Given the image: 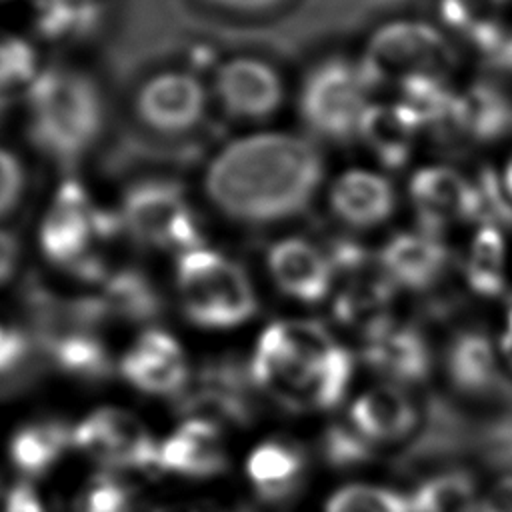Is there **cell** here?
Masks as SVG:
<instances>
[{
    "label": "cell",
    "mask_w": 512,
    "mask_h": 512,
    "mask_svg": "<svg viewBox=\"0 0 512 512\" xmlns=\"http://www.w3.org/2000/svg\"><path fill=\"white\" fill-rule=\"evenodd\" d=\"M106 124V96L78 66H46L26 88V136L62 170L76 168L96 148Z\"/></svg>",
    "instance_id": "3"
},
{
    "label": "cell",
    "mask_w": 512,
    "mask_h": 512,
    "mask_svg": "<svg viewBox=\"0 0 512 512\" xmlns=\"http://www.w3.org/2000/svg\"><path fill=\"white\" fill-rule=\"evenodd\" d=\"M328 208L344 226L368 230L386 222L396 210L392 184L368 170L342 172L328 190Z\"/></svg>",
    "instance_id": "20"
},
{
    "label": "cell",
    "mask_w": 512,
    "mask_h": 512,
    "mask_svg": "<svg viewBox=\"0 0 512 512\" xmlns=\"http://www.w3.org/2000/svg\"><path fill=\"white\" fill-rule=\"evenodd\" d=\"M326 512H412L408 496L380 488V486H366L354 484L338 490L328 506Z\"/></svg>",
    "instance_id": "35"
},
{
    "label": "cell",
    "mask_w": 512,
    "mask_h": 512,
    "mask_svg": "<svg viewBox=\"0 0 512 512\" xmlns=\"http://www.w3.org/2000/svg\"><path fill=\"white\" fill-rule=\"evenodd\" d=\"M138 48H162L168 60L152 62L146 56H134L142 60L144 72L128 80L126 120L130 130L126 142L138 152L186 154L208 122L210 94L202 74L214 64V50L206 44L186 42L178 60H172L168 46Z\"/></svg>",
    "instance_id": "2"
},
{
    "label": "cell",
    "mask_w": 512,
    "mask_h": 512,
    "mask_svg": "<svg viewBox=\"0 0 512 512\" xmlns=\"http://www.w3.org/2000/svg\"><path fill=\"white\" fill-rule=\"evenodd\" d=\"M4 498H6V492H4V488L0 484V512H4Z\"/></svg>",
    "instance_id": "43"
},
{
    "label": "cell",
    "mask_w": 512,
    "mask_h": 512,
    "mask_svg": "<svg viewBox=\"0 0 512 512\" xmlns=\"http://www.w3.org/2000/svg\"><path fill=\"white\" fill-rule=\"evenodd\" d=\"M124 234L116 210L94 204L86 186L64 178L38 224V250L44 260L84 284H104L114 270L102 248Z\"/></svg>",
    "instance_id": "4"
},
{
    "label": "cell",
    "mask_w": 512,
    "mask_h": 512,
    "mask_svg": "<svg viewBox=\"0 0 512 512\" xmlns=\"http://www.w3.org/2000/svg\"><path fill=\"white\" fill-rule=\"evenodd\" d=\"M254 388L250 364L236 356L214 358L198 370L194 384L176 398V408L186 420L246 426L256 416Z\"/></svg>",
    "instance_id": "12"
},
{
    "label": "cell",
    "mask_w": 512,
    "mask_h": 512,
    "mask_svg": "<svg viewBox=\"0 0 512 512\" xmlns=\"http://www.w3.org/2000/svg\"><path fill=\"white\" fill-rule=\"evenodd\" d=\"M464 278L468 288L482 298H498L506 290V242L502 230L478 226L472 236Z\"/></svg>",
    "instance_id": "29"
},
{
    "label": "cell",
    "mask_w": 512,
    "mask_h": 512,
    "mask_svg": "<svg viewBox=\"0 0 512 512\" xmlns=\"http://www.w3.org/2000/svg\"><path fill=\"white\" fill-rule=\"evenodd\" d=\"M324 180L314 140L278 130L248 132L224 142L200 178L210 208L238 226H274L302 216Z\"/></svg>",
    "instance_id": "1"
},
{
    "label": "cell",
    "mask_w": 512,
    "mask_h": 512,
    "mask_svg": "<svg viewBox=\"0 0 512 512\" xmlns=\"http://www.w3.org/2000/svg\"><path fill=\"white\" fill-rule=\"evenodd\" d=\"M348 422L372 444H386L412 438L420 412L402 386L386 382L356 398Z\"/></svg>",
    "instance_id": "22"
},
{
    "label": "cell",
    "mask_w": 512,
    "mask_h": 512,
    "mask_svg": "<svg viewBox=\"0 0 512 512\" xmlns=\"http://www.w3.org/2000/svg\"><path fill=\"white\" fill-rule=\"evenodd\" d=\"M412 210L420 230L440 236L454 224L472 222V182L448 166L414 172L408 184Z\"/></svg>",
    "instance_id": "16"
},
{
    "label": "cell",
    "mask_w": 512,
    "mask_h": 512,
    "mask_svg": "<svg viewBox=\"0 0 512 512\" xmlns=\"http://www.w3.org/2000/svg\"><path fill=\"white\" fill-rule=\"evenodd\" d=\"M38 54L20 34L0 30V96L10 98L16 88H28L38 76Z\"/></svg>",
    "instance_id": "33"
},
{
    "label": "cell",
    "mask_w": 512,
    "mask_h": 512,
    "mask_svg": "<svg viewBox=\"0 0 512 512\" xmlns=\"http://www.w3.org/2000/svg\"><path fill=\"white\" fill-rule=\"evenodd\" d=\"M246 472L262 502L286 504L304 486L306 454L290 440H268L254 448Z\"/></svg>",
    "instance_id": "24"
},
{
    "label": "cell",
    "mask_w": 512,
    "mask_h": 512,
    "mask_svg": "<svg viewBox=\"0 0 512 512\" xmlns=\"http://www.w3.org/2000/svg\"><path fill=\"white\" fill-rule=\"evenodd\" d=\"M98 328L86 322H70L44 334H30V338L42 360L56 370L82 382H100L112 372V356Z\"/></svg>",
    "instance_id": "19"
},
{
    "label": "cell",
    "mask_w": 512,
    "mask_h": 512,
    "mask_svg": "<svg viewBox=\"0 0 512 512\" xmlns=\"http://www.w3.org/2000/svg\"><path fill=\"white\" fill-rule=\"evenodd\" d=\"M40 362L30 334L0 322V394H14L32 384Z\"/></svg>",
    "instance_id": "31"
},
{
    "label": "cell",
    "mask_w": 512,
    "mask_h": 512,
    "mask_svg": "<svg viewBox=\"0 0 512 512\" xmlns=\"http://www.w3.org/2000/svg\"><path fill=\"white\" fill-rule=\"evenodd\" d=\"M500 350H502L504 358L508 360V364L512 366V304H510L508 314H506V328H504L502 338H500Z\"/></svg>",
    "instance_id": "41"
},
{
    "label": "cell",
    "mask_w": 512,
    "mask_h": 512,
    "mask_svg": "<svg viewBox=\"0 0 512 512\" xmlns=\"http://www.w3.org/2000/svg\"><path fill=\"white\" fill-rule=\"evenodd\" d=\"M420 130L418 118L400 102L372 104L360 118L358 136L384 168L402 170L414 152Z\"/></svg>",
    "instance_id": "25"
},
{
    "label": "cell",
    "mask_w": 512,
    "mask_h": 512,
    "mask_svg": "<svg viewBox=\"0 0 512 512\" xmlns=\"http://www.w3.org/2000/svg\"><path fill=\"white\" fill-rule=\"evenodd\" d=\"M512 132V94L494 78H478L464 92H456L448 116L428 130L446 154L494 144Z\"/></svg>",
    "instance_id": "11"
},
{
    "label": "cell",
    "mask_w": 512,
    "mask_h": 512,
    "mask_svg": "<svg viewBox=\"0 0 512 512\" xmlns=\"http://www.w3.org/2000/svg\"><path fill=\"white\" fill-rule=\"evenodd\" d=\"M480 512H512V474H504L488 488Z\"/></svg>",
    "instance_id": "40"
},
{
    "label": "cell",
    "mask_w": 512,
    "mask_h": 512,
    "mask_svg": "<svg viewBox=\"0 0 512 512\" xmlns=\"http://www.w3.org/2000/svg\"><path fill=\"white\" fill-rule=\"evenodd\" d=\"M236 512H248V510H236Z\"/></svg>",
    "instance_id": "45"
},
{
    "label": "cell",
    "mask_w": 512,
    "mask_h": 512,
    "mask_svg": "<svg viewBox=\"0 0 512 512\" xmlns=\"http://www.w3.org/2000/svg\"><path fill=\"white\" fill-rule=\"evenodd\" d=\"M362 358L370 370L396 386L418 384L432 370V350L420 328L394 320H386L364 336Z\"/></svg>",
    "instance_id": "17"
},
{
    "label": "cell",
    "mask_w": 512,
    "mask_h": 512,
    "mask_svg": "<svg viewBox=\"0 0 512 512\" xmlns=\"http://www.w3.org/2000/svg\"><path fill=\"white\" fill-rule=\"evenodd\" d=\"M74 512H136V496L126 482L100 472L76 498Z\"/></svg>",
    "instance_id": "36"
},
{
    "label": "cell",
    "mask_w": 512,
    "mask_h": 512,
    "mask_svg": "<svg viewBox=\"0 0 512 512\" xmlns=\"http://www.w3.org/2000/svg\"><path fill=\"white\" fill-rule=\"evenodd\" d=\"M22 262V240L10 228H0V288L8 286Z\"/></svg>",
    "instance_id": "38"
},
{
    "label": "cell",
    "mask_w": 512,
    "mask_h": 512,
    "mask_svg": "<svg viewBox=\"0 0 512 512\" xmlns=\"http://www.w3.org/2000/svg\"><path fill=\"white\" fill-rule=\"evenodd\" d=\"M0 2H6V0H0Z\"/></svg>",
    "instance_id": "46"
},
{
    "label": "cell",
    "mask_w": 512,
    "mask_h": 512,
    "mask_svg": "<svg viewBox=\"0 0 512 512\" xmlns=\"http://www.w3.org/2000/svg\"><path fill=\"white\" fill-rule=\"evenodd\" d=\"M212 94L226 120L262 124L284 106L286 82L266 56L240 52L214 66Z\"/></svg>",
    "instance_id": "10"
},
{
    "label": "cell",
    "mask_w": 512,
    "mask_h": 512,
    "mask_svg": "<svg viewBox=\"0 0 512 512\" xmlns=\"http://www.w3.org/2000/svg\"><path fill=\"white\" fill-rule=\"evenodd\" d=\"M176 18L208 36L270 40L284 52L304 46L310 0H166Z\"/></svg>",
    "instance_id": "6"
},
{
    "label": "cell",
    "mask_w": 512,
    "mask_h": 512,
    "mask_svg": "<svg viewBox=\"0 0 512 512\" xmlns=\"http://www.w3.org/2000/svg\"><path fill=\"white\" fill-rule=\"evenodd\" d=\"M174 288L182 314L198 328H236L258 312L256 290L246 268L206 244L176 256Z\"/></svg>",
    "instance_id": "5"
},
{
    "label": "cell",
    "mask_w": 512,
    "mask_h": 512,
    "mask_svg": "<svg viewBox=\"0 0 512 512\" xmlns=\"http://www.w3.org/2000/svg\"><path fill=\"white\" fill-rule=\"evenodd\" d=\"M226 464L220 426L206 420H184L158 448V470L188 478L216 476Z\"/></svg>",
    "instance_id": "23"
},
{
    "label": "cell",
    "mask_w": 512,
    "mask_h": 512,
    "mask_svg": "<svg viewBox=\"0 0 512 512\" xmlns=\"http://www.w3.org/2000/svg\"><path fill=\"white\" fill-rule=\"evenodd\" d=\"M106 18L102 0H32V28L52 44L92 38Z\"/></svg>",
    "instance_id": "26"
},
{
    "label": "cell",
    "mask_w": 512,
    "mask_h": 512,
    "mask_svg": "<svg viewBox=\"0 0 512 512\" xmlns=\"http://www.w3.org/2000/svg\"><path fill=\"white\" fill-rule=\"evenodd\" d=\"M4 512H44L36 490L28 482H18L6 490Z\"/></svg>",
    "instance_id": "39"
},
{
    "label": "cell",
    "mask_w": 512,
    "mask_h": 512,
    "mask_svg": "<svg viewBox=\"0 0 512 512\" xmlns=\"http://www.w3.org/2000/svg\"><path fill=\"white\" fill-rule=\"evenodd\" d=\"M124 236L132 242L176 256L204 246L200 218L184 186L170 176H142L132 180L116 208Z\"/></svg>",
    "instance_id": "7"
},
{
    "label": "cell",
    "mask_w": 512,
    "mask_h": 512,
    "mask_svg": "<svg viewBox=\"0 0 512 512\" xmlns=\"http://www.w3.org/2000/svg\"><path fill=\"white\" fill-rule=\"evenodd\" d=\"M472 182V222L512 230V198L508 196L500 174L492 166H480Z\"/></svg>",
    "instance_id": "32"
},
{
    "label": "cell",
    "mask_w": 512,
    "mask_h": 512,
    "mask_svg": "<svg viewBox=\"0 0 512 512\" xmlns=\"http://www.w3.org/2000/svg\"><path fill=\"white\" fill-rule=\"evenodd\" d=\"M412 512H480L474 478L460 470H440L422 480L408 496Z\"/></svg>",
    "instance_id": "30"
},
{
    "label": "cell",
    "mask_w": 512,
    "mask_h": 512,
    "mask_svg": "<svg viewBox=\"0 0 512 512\" xmlns=\"http://www.w3.org/2000/svg\"><path fill=\"white\" fill-rule=\"evenodd\" d=\"M6 106H8V98H4V96H0V116L4 114V110H6Z\"/></svg>",
    "instance_id": "44"
},
{
    "label": "cell",
    "mask_w": 512,
    "mask_h": 512,
    "mask_svg": "<svg viewBox=\"0 0 512 512\" xmlns=\"http://www.w3.org/2000/svg\"><path fill=\"white\" fill-rule=\"evenodd\" d=\"M30 174L24 158L0 142V222L12 218L26 200Z\"/></svg>",
    "instance_id": "37"
},
{
    "label": "cell",
    "mask_w": 512,
    "mask_h": 512,
    "mask_svg": "<svg viewBox=\"0 0 512 512\" xmlns=\"http://www.w3.org/2000/svg\"><path fill=\"white\" fill-rule=\"evenodd\" d=\"M370 92L360 62L330 54L306 68L296 94V110L314 138L344 146L358 136Z\"/></svg>",
    "instance_id": "8"
},
{
    "label": "cell",
    "mask_w": 512,
    "mask_h": 512,
    "mask_svg": "<svg viewBox=\"0 0 512 512\" xmlns=\"http://www.w3.org/2000/svg\"><path fill=\"white\" fill-rule=\"evenodd\" d=\"M376 444L364 438L350 422L328 426L320 440V454L332 468H356L366 464L374 454Z\"/></svg>",
    "instance_id": "34"
},
{
    "label": "cell",
    "mask_w": 512,
    "mask_h": 512,
    "mask_svg": "<svg viewBox=\"0 0 512 512\" xmlns=\"http://www.w3.org/2000/svg\"><path fill=\"white\" fill-rule=\"evenodd\" d=\"M382 266L398 288L430 292L450 272L452 254L440 236L398 232L378 252Z\"/></svg>",
    "instance_id": "18"
},
{
    "label": "cell",
    "mask_w": 512,
    "mask_h": 512,
    "mask_svg": "<svg viewBox=\"0 0 512 512\" xmlns=\"http://www.w3.org/2000/svg\"><path fill=\"white\" fill-rule=\"evenodd\" d=\"M72 432L58 418H42L20 426L10 438V460L26 476L46 474L72 446Z\"/></svg>",
    "instance_id": "28"
},
{
    "label": "cell",
    "mask_w": 512,
    "mask_h": 512,
    "mask_svg": "<svg viewBox=\"0 0 512 512\" xmlns=\"http://www.w3.org/2000/svg\"><path fill=\"white\" fill-rule=\"evenodd\" d=\"M264 266L274 288L300 304H320L334 286L326 250L304 236H284L264 254Z\"/></svg>",
    "instance_id": "14"
},
{
    "label": "cell",
    "mask_w": 512,
    "mask_h": 512,
    "mask_svg": "<svg viewBox=\"0 0 512 512\" xmlns=\"http://www.w3.org/2000/svg\"><path fill=\"white\" fill-rule=\"evenodd\" d=\"M372 90L410 76L446 78L458 64L448 38L426 22H392L376 30L358 60Z\"/></svg>",
    "instance_id": "9"
},
{
    "label": "cell",
    "mask_w": 512,
    "mask_h": 512,
    "mask_svg": "<svg viewBox=\"0 0 512 512\" xmlns=\"http://www.w3.org/2000/svg\"><path fill=\"white\" fill-rule=\"evenodd\" d=\"M120 374L154 396H180L188 384V364L178 340L160 330H144L120 360Z\"/></svg>",
    "instance_id": "15"
},
{
    "label": "cell",
    "mask_w": 512,
    "mask_h": 512,
    "mask_svg": "<svg viewBox=\"0 0 512 512\" xmlns=\"http://www.w3.org/2000/svg\"><path fill=\"white\" fill-rule=\"evenodd\" d=\"M502 182H504V188H506L508 196L512 198V156H510V160H508V164H506V170H504Z\"/></svg>",
    "instance_id": "42"
},
{
    "label": "cell",
    "mask_w": 512,
    "mask_h": 512,
    "mask_svg": "<svg viewBox=\"0 0 512 512\" xmlns=\"http://www.w3.org/2000/svg\"><path fill=\"white\" fill-rule=\"evenodd\" d=\"M100 298L112 320L142 324L156 320L164 310L152 278L134 266L114 268L102 284Z\"/></svg>",
    "instance_id": "27"
},
{
    "label": "cell",
    "mask_w": 512,
    "mask_h": 512,
    "mask_svg": "<svg viewBox=\"0 0 512 512\" xmlns=\"http://www.w3.org/2000/svg\"><path fill=\"white\" fill-rule=\"evenodd\" d=\"M444 364L452 388L476 402H488L508 386L496 368L490 338L478 328H466L452 336Z\"/></svg>",
    "instance_id": "21"
},
{
    "label": "cell",
    "mask_w": 512,
    "mask_h": 512,
    "mask_svg": "<svg viewBox=\"0 0 512 512\" xmlns=\"http://www.w3.org/2000/svg\"><path fill=\"white\" fill-rule=\"evenodd\" d=\"M72 446L110 470L158 468V448L146 426L130 412L102 408L72 432Z\"/></svg>",
    "instance_id": "13"
}]
</instances>
